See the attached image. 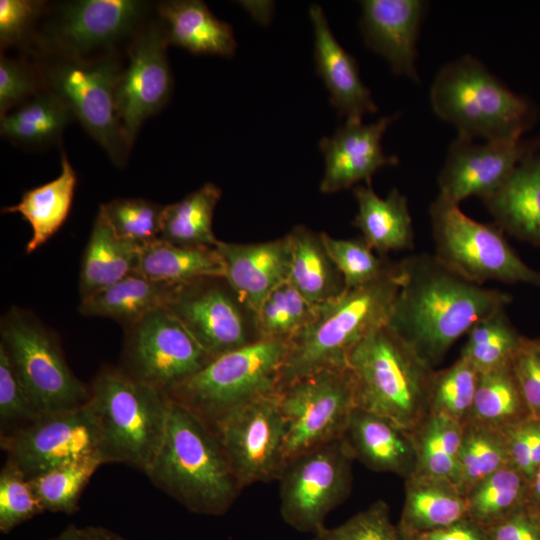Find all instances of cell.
Segmentation results:
<instances>
[{"label":"cell","instance_id":"7","mask_svg":"<svg viewBox=\"0 0 540 540\" xmlns=\"http://www.w3.org/2000/svg\"><path fill=\"white\" fill-rule=\"evenodd\" d=\"M141 0L48 2L27 55L83 60L124 56L138 32L156 15Z\"/></svg>","mask_w":540,"mask_h":540},{"label":"cell","instance_id":"5","mask_svg":"<svg viewBox=\"0 0 540 540\" xmlns=\"http://www.w3.org/2000/svg\"><path fill=\"white\" fill-rule=\"evenodd\" d=\"M430 103L458 136L474 140L521 139L537 117L530 100L510 90L470 55L440 69L430 88Z\"/></svg>","mask_w":540,"mask_h":540},{"label":"cell","instance_id":"25","mask_svg":"<svg viewBox=\"0 0 540 540\" xmlns=\"http://www.w3.org/2000/svg\"><path fill=\"white\" fill-rule=\"evenodd\" d=\"M342 439L353 460L372 471L404 479L415 471L412 433L382 416L356 407Z\"/></svg>","mask_w":540,"mask_h":540},{"label":"cell","instance_id":"37","mask_svg":"<svg viewBox=\"0 0 540 540\" xmlns=\"http://www.w3.org/2000/svg\"><path fill=\"white\" fill-rule=\"evenodd\" d=\"M511 465L502 430L474 422L463 424L457 486L466 496L482 480Z\"/></svg>","mask_w":540,"mask_h":540},{"label":"cell","instance_id":"30","mask_svg":"<svg viewBox=\"0 0 540 540\" xmlns=\"http://www.w3.org/2000/svg\"><path fill=\"white\" fill-rule=\"evenodd\" d=\"M292 243L291 285L313 306L326 303L345 290L343 277L323 240L305 225L288 233Z\"/></svg>","mask_w":540,"mask_h":540},{"label":"cell","instance_id":"58","mask_svg":"<svg viewBox=\"0 0 540 540\" xmlns=\"http://www.w3.org/2000/svg\"><path fill=\"white\" fill-rule=\"evenodd\" d=\"M535 511H536V510H535ZM536 512L538 513V515H539V519H540V511H536Z\"/></svg>","mask_w":540,"mask_h":540},{"label":"cell","instance_id":"48","mask_svg":"<svg viewBox=\"0 0 540 540\" xmlns=\"http://www.w3.org/2000/svg\"><path fill=\"white\" fill-rule=\"evenodd\" d=\"M42 512L30 481L6 461L0 473V531L9 533Z\"/></svg>","mask_w":540,"mask_h":540},{"label":"cell","instance_id":"4","mask_svg":"<svg viewBox=\"0 0 540 540\" xmlns=\"http://www.w3.org/2000/svg\"><path fill=\"white\" fill-rule=\"evenodd\" d=\"M348 367L357 408L411 433L429 415L436 370L386 324L371 330L357 344Z\"/></svg>","mask_w":540,"mask_h":540},{"label":"cell","instance_id":"31","mask_svg":"<svg viewBox=\"0 0 540 540\" xmlns=\"http://www.w3.org/2000/svg\"><path fill=\"white\" fill-rule=\"evenodd\" d=\"M76 185V172L62 152L58 177L25 191L19 203L2 209L3 213L20 214L30 224L32 236L26 244L27 254L44 245L66 221Z\"/></svg>","mask_w":540,"mask_h":540},{"label":"cell","instance_id":"51","mask_svg":"<svg viewBox=\"0 0 540 540\" xmlns=\"http://www.w3.org/2000/svg\"><path fill=\"white\" fill-rule=\"evenodd\" d=\"M502 431L511 465L530 482L540 467V420L529 418Z\"/></svg>","mask_w":540,"mask_h":540},{"label":"cell","instance_id":"14","mask_svg":"<svg viewBox=\"0 0 540 540\" xmlns=\"http://www.w3.org/2000/svg\"><path fill=\"white\" fill-rule=\"evenodd\" d=\"M124 329L121 369L165 393L214 359L167 307L148 313Z\"/></svg>","mask_w":540,"mask_h":540},{"label":"cell","instance_id":"16","mask_svg":"<svg viewBox=\"0 0 540 540\" xmlns=\"http://www.w3.org/2000/svg\"><path fill=\"white\" fill-rule=\"evenodd\" d=\"M212 428L242 488L278 480L285 465V423L277 392L244 404Z\"/></svg>","mask_w":540,"mask_h":540},{"label":"cell","instance_id":"53","mask_svg":"<svg viewBox=\"0 0 540 540\" xmlns=\"http://www.w3.org/2000/svg\"><path fill=\"white\" fill-rule=\"evenodd\" d=\"M486 530L490 540H540V519L526 504Z\"/></svg>","mask_w":540,"mask_h":540},{"label":"cell","instance_id":"29","mask_svg":"<svg viewBox=\"0 0 540 540\" xmlns=\"http://www.w3.org/2000/svg\"><path fill=\"white\" fill-rule=\"evenodd\" d=\"M141 249V246L119 238L98 211L81 260V299L135 272Z\"/></svg>","mask_w":540,"mask_h":540},{"label":"cell","instance_id":"9","mask_svg":"<svg viewBox=\"0 0 540 540\" xmlns=\"http://www.w3.org/2000/svg\"><path fill=\"white\" fill-rule=\"evenodd\" d=\"M288 342L261 340L223 354L166 394L212 427L244 404L278 392Z\"/></svg>","mask_w":540,"mask_h":540},{"label":"cell","instance_id":"20","mask_svg":"<svg viewBox=\"0 0 540 540\" xmlns=\"http://www.w3.org/2000/svg\"><path fill=\"white\" fill-rule=\"evenodd\" d=\"M398 114L364 124L361 119H347L330 137H324L319 148L325 170L320 191L329 194L348 189L360 181L371 183L372 176L385 166L399 163L395 155L384 153L381 140Z\"/></svg>","mask_w":540,"mask_h":540},{"label":"cell","instance_id":"42","mask_svg":"<svg viewBox=\"0 0 540 540\" xmlns=\"http://www.w3.org/2000/svg\"><path fill=\"white\" fill-rule=\"evenodd\" d=\"M479 372L460 356L450 367L436 371L430 393L429 414L463 425L471 412Z\"/></svg>","mask_w":540,"mask_h":540},{"label":"cell","instance_id":"39","mask_svg":"<svg viewBox=\"0 0 540 540\" xmlns=\"http://www.w3.org/2000/svg\"><path fill=\"white\" fill-rule=\"evenodd\" d=\"M528 479L508 465L488 476L466 495L468 518L487 528L527 504Z\"/></svg>","mask_w":540,"mask_h":540},{"label":"cell","instance_id":"34","mask_svg":"<svg viewBox=\"0 0 540 540\" xmlns=\"http://www.w3.org/2000/svg\"><path fill=\"white\" fill-rule=\"evenodd\" d=\"M73 120L75 117L66 103L45 89L0 117V133L16 146L42 149L58 143Z\"/></svg>","mask_w":540,"mask_h":540},{"label":"cell","instance_id":"32","mask_svg":"<svg viewBox=\"0 0 540 540\" xmlns=\"http://www.w3.org/2000/svg\"><path fill=\"white\" fill-rule=\"evenodd\" d=\"M176 285L157 282L135 271L115 284L81 299L79 312L110 318L123 327L166 307Z\"/></svg>","mask_w":540,"mask_h":540},{"label":"cell","instance_id":"21","mask_svg":"<svg viewBox=\"0 0 540 540\" xmlns=\"http://www.w3.org/2000/svg\"><path fill=\"white\" fill-rule=\"evenodd\" d=\"M427 4L422 0H365L360 27L366 44L393 72L418 82L417 39Z\"/></svg>","mask_w":540,"mask_h":540},{"label":"cell","instance_id":"56","mask_svg":"<svg viewBox=\"0 0 540 540\" xmlns=\"http://www.w3.org/2000/svg\"><path fill=\"white\" fill-rule=\"evenodd\" d=\"M527 505L540 511V467L529 482Z\"/></svg>","mask_w":540,"mask_h":540},{"label":"cell","instance_id":"15","mask_svg":"<svg viewBox=\"0 0 540 540\" xmlns=\"http://www.w3.org/2000/svg\"><path fill=\"white\" fill-rule=\"evenodd\" d=\"M166 307L213 358L261 341L257 313L224 277L176 285Z\"/></svg>","mask_w":540,"mask_h":540},{"label":"cell","instance_id":"28","mask_svg":"<svg viewBox=\"0 0 540 540\" xmlns=\"http://www.w3.org/2000/svg\"><path fill=\"white\" fill-rule=\"evenodd\" d=\"M466 517L467 497L453 481L417 474L405 479L400 534L441 529Z\"/></svg>","mask_w":540,"mask_h":540},{"label":"cell","instance_id":"11","mask_svg":"<svg viewBox=\"0 0 540 540\" xmlns=\"http://www.w3.org/2000/svg\"><path fill=\"white\" fill-rule=\"evenodd\" d=\"M433 254L444 266L478 285L487 281L540 286V272L512 249L498 227L464 214L439 196L430 206Z\"/></svg>","mask_w":540,"mask_h":540},{"label":"cell","instance_id":"6","mask_svg":"<svg viewBox=\"0 0 540 540\" xmlns=\"http://www.w3.org/2000/svg\"><path fill=\"white\" fill-rule=\"evenodd\" d=\"M90 389L103 462L128 464L147 474L165 435L167 394L114 367L102 368Z\"/></svg>","mask_w":540,"mask_h":540},{"label":"cell","instance_id":"54","mask_svg":"<svg viewBox=\"0 0 540 540\" xmlns=\"http://www.w3.org/2000/svg\"><path fill=\"white\" fill-rule=\"evenodd\" d=\"M400 535L402 540H490L486 528L468 517L441 529Z\"/></svg>","mask_w":540,"mask_h":540},{"label":"cell","instance_id":"19","mask_svg":"<svg viewBox=\"0 0 540 540\" xmlns=\"http://www.w3.org/2000/svg\"><path fill=\"white\" fill-rule=\"evenodd\" d=\"M532 140L484 141L458 136L438 176V196L455 204L495 191L526 155Z\"/></svg>","mask_w":540,"mask_h":540},{"label":"cell","instance_id":"24","mask_svg":"<svg viewBox=\"0 0 540 540\" xmlns=\"http://www.w3.org/2000/svg\"><path fill=\"white\" fill-rule=\"evenodd\" d=\"M316 71L330 93L331 104L347 119H361L378 108L362 82L357 63L336 40L322 8L311 5Z\"/></svg>","mask_w":540,"mask_h":540},{"label":"cell","instance_id":"55","mask_svg":"<svg viewBox=\"0 0 540 540\" xmlns=\"http://www.w3.org/2000/svg\"><path fill=\"white\" fill-rule=\"evenodd\" d=\"M49 540H126L119 534L104 527H78L68 525L59 535Z\"/></svg>","mask_w":540,"mask_h":540},{"label":"cell","instance_id":"49","mask_svg":"<svg viewBox=\"0 0 540 540\" xmlns=\"http://www.w3.org/2000/svg\"><path fill=\"white\" fill-rule=\"evenodd\" d=\"M39 417L5 350L0 346L1 437L27 427Z\"/></svg>","mask_w":540,"mask_h":540},{"label":"cell","instance_id":"26","mask_svg":"<svg viewBox=\"0 0 540 540\" xmlns=\"http://www.w3.org/2000/svg\"><path fill=\"white\" fill-rule=\"evenodd\" d=\"M156 17L169 45L197 55L231 57L236 50L232 27L216 18L199 0H167L156 4Z\"/></svg>","mask_w":540,"mask_h":540},{"label":"cell","instance_id":"27","mask_svg":"<svg viewBox=\"0 0 540 540\" xmlns=\"http://www.w3.org/2000/svg\"><path fill=\"white\" fill-rule=\"evenodd\" d=\"M357 213L353 225L380 256L391 251L414 248V229L407 197L393 188L386 198L373 190L371 183L354 187Z\"/></svg>","mask_w":540,"mask_h":540},{"label":"cell","instance_id":"13","mask_svg":"<svg viewBox=\"0 0 540 540\" xmlns=\"http://www.w3.org/2000/svg\"><path fill=\"white\" fill-rule=\"evenodd\" d=\"M352 461L343 439L306 451L284 465L279 481L280 514L299 532L315 533L352 489Z\"/></svg>","mask_w":540,"mask_h":540},{"label":"cell","instance_id":"35","mask_svg":"<svg viewBox=\"0 0 540 540\" xmlns=\"http://www.w3.org/2000/svg\"><path fill=\"white\" fill-rule=\"evenodd\" d=\"M532 418L512 362L479 372L473 405L467 421L499 430Z\"/></svg>","mask_w":540,"mask_h":540},{"label":"cell","instance_id":"57","mask_svg":"<svg viewBox=\"0 0 540 540\" xmlns=\"http://www.w3.org/2000/svg\"><path fill=\"white\" fill-rule=\"evenodd\" d=\"M533 341H534V344L537 347V349L540 351V338L533 339Z\"/></svg>","mask_w":540,"mask_h":540},{"label":"cell","instance_id":"36","mask_svg":"<svg viewBox=\"0 0 540 540\" xmlns=\"http://www.w3.org/2000/svg\"><path fill=\"white\" fill-rule=\"evenodd\" d=\"M221 189L208 182L178 202L164 206L160 238L176 245L215 247L213 232L215 207Z\"/></svg>","mask_w":540,"mask_h":540},{"label":"cell","instance_id":"17","mask_svg":"<svg viewBox=\"0 0 540 540\" xmlns=\"http://www.w3.org/2000/svg\"><path fill=\"white\" fill-rule=\"evenodd\" d=\"M101 439L89 402L77 409L40 416L27 427L2 436L1 447L8 455L7 462L30 480L62 465L100 457Z\"/></svg>","mask_w":540,"mask_h":540},{"label":"cell","instance_id":"1","mask_svg":"<svg viewBox=\"0 0 540 540\" xmlns=\"http://www.w3.org/2000/svg\"><path fill=\"white\" fill-rule=\"evenodd\" d=\"M402 282L388 326L433 368L480 320L505 309L512 297L475 284L421 253L400 261Z\"/></svg>","mask_w":540,"mask_h":540},{"label":"cell","instance_id":"52","mask_svg":"<svg viewBox=\"0 0 540 540\" xmlns=\"http://www.w3.org/2000/svg\"><path fill=\"white\" fill-rule=\"evenodd\" d=\"M531 417L540 420V351L533 339H524L512 361Z\"/></svg>","mask_w":540,"mask_h":540},{"label":"cell","instance_id":"3","mask_svg":"<svg viewBox=\"0 0 540 540\" xmlns=\"http://www.w3.org/2000/svg\"><path fill=\"white\" fill-rule=\"evenodd\" d=\"M402 282L400 261L380 278L344 290L315 306L311 321L288 342L278 390L301 377L328 369H347L357 344L387 323Z\"/></svg>","mask_w":540,"mask_h":540},{"label":"cell","instance_id":"22","mask_svg":"<svg viewBox=\"0 0 540 540\" xmlns=\"http://www.w3.org/2000/svg\"><path fill=\"white\" fill-rule=\"evenodd\" d=\"M215 247L224 263V278L256 313L269 294L289 280L292 243L288 234L258 243L219 240Z\"/></svg>","mask_w":540,"mask_h":540},{"label":"cell","instance_id":"12","mask_svg":"<svg viewBox=\"0 0 540 540\" xmlns=\"http://www.w3.org/2000/svg\"><path fill=\"white\" fill-rule=\"evenodd\" d=\"M277 394L285 423V464L306 451L342 439L356 408L349 368L301 377Z\"/></svg>","mask_w":540,"mask_h":540},{"label":"cell","instance_id":"18","mask_svg":"<svg viewBox=\"0 0 540 540\" xmlns=\"http://www.w3.org/2000/svg\"><path fill=\"white\" fill-rule=\"evenodd\" d=\"M167 47L155 15L127 48L116 84L115 102L132 143L144 122L161 111L171 97L173 77Z\"/></svg>","mask_w":540,"mask_h":540},{"label":"cell","instance_id":"2","mask_svg":"<svg viewBox=\"0 0 540 540\" xmlns=\"http://www.w3.org/2000/svg\"><path fill=\"white\" fill-rule=\"evenodd\" d=\"M147 475L197 514H224L243 489L214 429L170 398L165 435Z\"/></svg>","mask_w":540,"mask_h":540},{"label":"cell","instance_id":"40","mask_svg":"<svg viewBox=\"0 0 540 540\" xmlns=\"http://www.w3.org/2000/svg\"><path fill=\"white\" fill-rule=\"evenodd\" d=\"M524 339L502 309L469 330L460 356L468 359L478 372L492 370L510 364Z\"/></svg>","mask_w":540,"mask_h":540},{"label":"cell","instance_id":"10","mask_svg":"<svg viewBox=\"0 0 540 540\" xmlns=\"http://www.w3.org/2000/svg\"><path fill=\"white\" fill-rule=\"evenodd\" d=\"M0 335V346L40 416L90 402V387L71 371L56 335L32 312L12 307L1 318Z\"/></svg>","mask_w":540,"mask_h":540},{"label":"cell","instance_id":"23","mask_svg":"<svg viewBox=\"0 0 540 540\" xmlns=\"http://www.w3.org/2000/svg\"><path fill=\"white\" fill-rule=\"evenodd\" d=\"M499 229L540 246V137L506 180L482 198Z\"/></svg>","mask_w":540,"mask_h":540},{"label":"cell","instance_id":"33","mask_svg":"<svg viewBox=\"0 0 540 540\" xmlns=\"http://www.w3.org/2000/svg\"><path fill=\"white\" fill-rule=\"evenodd\" d=\"M136 271L148 279L171 285L225 274L216 247L182 246L161 238L142 247Z\"/></svg>","mask_w":540,"mask_h":540},{"label":"cell","instance_id":"43","mask_svg":"<svg viewBox=\"0 0 540 540\" xmlns=\"http://www.w3.org/2000/svg\"><path fill=\"white\" fill-rule=\"evenodd\" d=\"M310 304L286 281L274 289L257 311L261 340L289 341L313 318Z\"/></svg>","mask_w":540,"mask_h":540},{"label":"cell","instance_id":"8","mask_svg":"<svg viewBox=\"0 0 540 540\" xmlns=\"http://www.w3.org/2000/svg\"><path fill=\"white\" fill-rule=\"evenodd\" d=\"M27 56L36 63L45 88L66 103L75 120L104 149L114 165L125 166L133 143L121 123L115 102L125 55L90 60Z\"/></svg>","mask_w":540,"mask_h":540},{"label":"cell","instance_id":"44","mask_svg":"<svg viewBox=\"0 0 540 540\" xmlns=\"http://www.w3.org/2000/svg\"><path fill=\"white\" fill-rule=\"evenodd\" d=\"M164 206L144 198H117L100 204L99 211L119 238L143 247L160 238Z\"/></svg>","mask_w":540,"mask_h":540},{"label":"cell","instance_id":"50","mask_svg":"<svg viewBox=\"0 0 540 540\" xmlns=\"http://www.w3.org/2000/svg\"><path fill=\"white\" fill-rule=\"evenodd\" d=\"M48 2L42 0L0 1L1 51L18 48L28 50Z\"/></svg>","mask_w":540,"mask_h":540},{"label":"cell","instance_id":"45","mask_svg":"<svg viewBox=\"0 0 540 540\" xmlns=\"http://www.w3.org/2000/svg\"><path fill=\"white\" fill-rule=\"evenodd\" d=\"M326 248L340 271L345 289L370 283L387 273L395 263L375 254L362 236L336 239L322 232Z\"/></svg>","mask_w":540,"mask_h":540},{"label":"cell","instance_id":"38","mask_svg":"<svg viewBox=\"0 0 540 540\" xmlns=\"http://www.w3.org/2000/svg\"><path fill=\"white\" fill-rule=\"evenodd\" d=\"M463 425L429 414L412 432L416 466L413 474L443 478L457 484Z\"/></svg>","mask_w":540,"mask_h":540},{"label":"cell","instance_id":"41","mask_svg":"<svg viewBox=\"0 0 540 540\" xmlns=\"http://www.w3.org/2000/svg\"><path fill=\"white\" fill-rule=\"evenodd\" d=\"M104 464L99 456L88 457L46 471L30 483L43 511L74 513L82 489L97 468Z\"/></svg>","mask_w":540,"mask_h":540},{"label":"cell","instance_id":"46","mask_svg":"<svg viewBox=\"0 0 540 540\" xmlns=\"http://www.w3.org/2000/svg\"><path fill=\"white\" fill-rule=\"evenodd\" d=\"M45 85L34 60L21 54L0 55V117L44 91Z\"/></svg>","mask_w":540,"mask_h":540},{"label":"cell","instance_id":"47","mask_svg":"<svg viewBox=\"0 0 540 540\" xmlns=\"http://www.w3.org/2000/svg\"><path fill=\"white\" fill-rule=\"evenodd\" d=\"M312 540H402L384 500H377L342 524L321 527Z\"/></svg>","mask_w":540,"mask_h":540}]
</instances>
